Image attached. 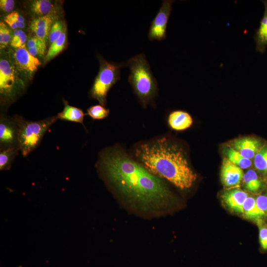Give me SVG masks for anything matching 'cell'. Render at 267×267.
Returning a JSON list of instances; mask_svg holds the SVG:
<instances>
[{"mask_svg":"<svg viewBox=\"0 0 267 267\" xmlns=\"http://www.w3.org/2000/svg\"><path fill=\"white\" fill-rule=\"evenodd\" d=\"M51 28H30L34 35L43 40L45 43L48 40V36Z\"/></svg>","mask_w":267,"mask_h":267,"instance_id":"cell-30","label":"cell"},{"mask_svg":"<svg viewBox=\"0 0 267 267\" xmlns=\"http://www.w3.org/2000/svg\"><path fill=\"white\" fill-rule=\"evenodd\" d=\"M224 153L225 158L242 169H248L252 165V163L250 159L243 157L238 151L229 146L225 148Z\"/></svg>","mask_w":267,"mask_h":267,"instance_id":"cell-19","label":"cell"},{"mask_svg":"<svg viewBox=\"0 0 267 267\" xmlns=\"http://www.w3.org/2000/svg\"><path fill=\"white\" fill-rule=\"evenodd\" d=\"M15 7V1L13 0H0V9L5 13L12 12Z\"/></svg>","mask_w":267,"mask_h":267,"instance_id":"cell-32","label":"cell"},{"mask_svg":"<svg viewBox=\"0 0 267 267\" xmlns=\"http://www.w3.org/2000/svg\"><path fill=\"white\" fill-rule=\"evenodd\" d=\"M66 29L65 26L62 21L57 20L52 25L48 36V44L51 45L56 41Z\"/></svg>","mask_w":267,"mask_h":267,"instance_id":"cell-25","label":"cell"},{"mask_svg":"<svg viewBox=\"0 0 267 267\" xmlns=\"http://www.w3.org/2000/svg\"><path fill=\"white\" fill-rule=\"evenodd\" d=\"M23 117L1 114L0 118V150L19 147L18 136L20 124Z\"/></svg>","mask_w":267,"mask_h":267,"instance_id":"cell-7","label":"cell"},{"mask_svg":"<svg viewBox=\"0 0 267 267\" xmlns=\"http://www.w3.org/2000/svg\"><path fill=\"white\" fill-rule=\"evenodd\" d=\"M173 0H164L149 29L148 38L150 41H162L166 38L167 27Z\"/></svg>","mask_w":267,"mask_h":267,"instance_id":"cell-9","label":"cell"},{"mask_svg":"<svg viewBox=\"0 0 267 267\" xmlns=\"http://www.w3.org/2000/svg\"><path fill=\"white\" fill-rule=\"evenodd\" d=\"M265 5V12L255 37L256 49L263 53L267 46V1H263Z\"/></svg>","mask_w":267,"mask_h":267,"instance_id":"cell-15","label":"cell"},{"mask_svg":"<svg viewBox=\"0 0 267 267\" xmlns=\"http://www.w3.org/2000/svg\"><path fill=\"white\" fill-rule=\"evenodd\" d=\"M130 70L128 81L142 105L145 107L158 92L156 80L145 55L139 53L131 58L126 64Z\"/></svg>","mask_w":267,"mask_h":267,"instance_id":"cell-3","label":"cell"},{"mask_svg":"<svg viewBox=\"0 0 267 267\" xmlns=\"http://www.w3.org/2000/svg\"><path fill=\"white\" fill-rule=\"evenodd\" d=\"M248 197V193L238 188L228 189L222 196L225 206L231 212L243 214V206Z\"/></svg>","mask_w":267,"mask_h":267,"instance_id":"cell-12","label":"cell"},{"mask_svg":"<svg viewBox=\"0 0 267 267\" xmlns=\"http://www.w3.org/2000/svg\"><path fill=\"white\" fill-rule=\"evenodd\" d=\"M256 201L258 208L263 213L265 219H267V192L258 196Z\"/></svg>","mask_w":267,"mask_h":267,"instance_id":"cell-29","label":"cell"},{"mask_svg":"<svg viewBox=\"0 0 267 267\" xmlns=\"http://www.w3.org/2000/svg\"><path fill=\"white\" fill-rule=\"evenodd\" d=\"M12 62L23 79L30 81L41 63L31 55L25 45L9 52Z\"/></svg>","mask_w":267,"mask_h":267,"instance_id":"cell-8","label":"cell"},{"mask_svg":"<svg viewBox=\"0 0 267 267\" xmlns=\"http://www.w3.org/2000/svg\"><path fill=\"white\" fill-rule=\"evenodd\" d=\"M263 146L262 141L254 137H243L233 140L229 145L243 157L254 159L256 154Z\"/></svg>","mask_w":267,"mask_h":267,"instance_id":"cell-11","label":"cell"},{"mask_svg":"<svg viewBox=\"0 0 267 267\" xmlns=\"http://www.w3.org/2000/svg\"><path fill=\"white\" fill-rule=\"evenodd\" d=\"M29 10L35 18L44 15L57 14V6L48 0H34L29 2Z\"/></svg>","mask_w":267,"mask_h":267,"instance_id":"cell-13","label":"cell"},{"mask_svg":"<svg viewBox=\"0 0 267 267\" xmlns=\"http://www.w3.org/2000/svg\"><path fill=\"white\" fill-rule=\"evenodd\" d=\"M28 40L26 34L21 29L14 30L10 45L13 48H17L25 45Z\"/></svg>","mask_w":267,"mask_h":267,"instance_id":"cell-27","label":"cell"},{"mask_svg":"<svg viewBox=\"0 0 267 267\" xmlns=\"http://www.w3.org/2000/svg\"><path fill=\"white\" fill-rule=\"evenodd\" d=\"M58 19V14H52L34 18L31 21L30 28H51Z\"/></svg>","mask_w":267,"mask_h":267,"instance_id":"cell-23","label":"cell"},{"mask_svg":"<svg viewBox=\"0 0 267 267\" xmlns=\"http://www.w3.org/2000/svg\"><path fill=\"white\" fill-rule=\"evenodd\" d=\"M193 122L191 116L181 110L172 112L169 116L168 123L174 130L181 131L189 128Z\"/></svg>","mask_w":267,"mask_h":267,"instance_id":"cell-14","label":"cell"},{"mask_svg":"<svg viewBox=\"0 0 267 267\" xmlns=\"http://www.w3.org/2000/svg\"><path fill=\"white\" fill-rule=\"evenodd\" d=\"M95 166L109 188L131 208L160 213L171 205L172 194L165 183L120 147L101 150Z\"/></svg>","mask_w":267,"mask_h":267,"instance_id":"cell-1","label":"cell"},{"mask_svg":"<svg viewBox=\"0 0 267 267\" xmlns=\"http://www.w3.org/2000/svg\"><path fill=\"white\" fill-rule=\"evenodd\" d=\"M57 116L38 121L22 119L18 136V146L23 157L27 156L37 148L50 127L57 120Z\"/></svg>","mask_w":267,"mask_h":267,"instance_id":"cell-4","label":"cell"},{"mask_svg":"<svg viewBox=\"0 0 267 267\" xmlns=\"http://www.w3.org/2000/svg\"><path fill=\"white\" fill-rule=\"evenodd\" d=\"M23 79L16 70L9 52L1 54L0 93L2 100L13 102L25 88Z\"/></svg>","mask_w":267,"mask_h":267,"instance_id":"cell-6","label":"cell"},{"mask_svg":"<svg viewBox=\"0 0 267 267\" xmlns=\"http://www.w3.org/2000/svg\"><path fill=\"white\" fill-rule=\"evenodd\" d=\"M110 110L99 104L92 106L87 109V114L93 120H100L107 117Z\"/></svg>","mask_w":267,"mask_h":267,"instance_id":"cell-24","label":"cell"},{"mask_svg":"<svg viewBox=\"0 0 267 267\" xmlns=\"http://www.w3.org/2000/svg\"><path fill=\"white\" fill-rule=\"evenodd\" d=\"M259 228V238L262 250H267V223L264 220L256 222Z\"/></svg>","mask_w":267,"mask_h":267,"instance_id":"cell-28","label":"cell"},{"mask_svg":"<svg viewBox=\"0 0 267 267\" xmlns=\"http://www.w3.org/2000/svg\"><path fill=\"white\" fill-rule=\"evenodd\" d=\"M242 215L245 219L256 222L265 219L263 213L256 204V198L253 196H248L245 200L243 206Z\"/></svg>","mask_w":267,"mask_h":267,"instance_id":"cell-17","label":"cell"},{"mask_svg":"<svg viewBox=\"0 0 267 267\" xmlns=\"http://www.w3.org/2000/svg\"><path fill=\"white\" fill-rule=\"evenodd\" d=\"M12 38V34L8 27V25L4 22H0V47L2 50L9 44H10Z\"/></svg>","mask_w":267,"mask_h":267,"instance_id":"cell-26","label":"cell"},{"mask_svg":"<svg viewBox=\"0 0 267 267\" xmlns=\"http://www.w3.org/2000/svg\"><path fill=\"white\" fill-rule=\"evenodd\" d=\"M66 39V30L65 29L61 36L50 45L47 52L44 57V63L49 61L63 50L65 46Z\"/></svg>","mask_w":267,"mask_h":267,"instance_id":"cell-21","label":"cell"},{"mask_svg":"<svg viewBox=\"0 0 267 267\" xmlns=\"http://www.w3.org/2000/svg\"><path fill=\"white\" fill-rule=\"evenodd\" d=\"M242 181L245 189L251 192L258 191L263 186L258 174L252 169L248 170L244 173Z\"/></svg>","mask_w":267,"mask_h":267,"instance_id":"cell-18","label":"cell"},{"mask_svg":"<svg viewBox=\"0 0 267 267\" xmlns=\"http://www.w3.org/2000/svg\"><path fill=\"white\" fill-rule=\"evenodd\" d=\"M244 173L240 167L224 158L221 170V180L223 186L228 189L238 188L242 181Z\"/></svg>","mask_w":267,"mask_h":267,"instance_id":"cell-10","label":"cell"},{"mask_svg":"<svg viewBox=\"0 0 267 267\" xmlns=\"http://www.w3.org/2000/svg\"><path fill=\"white\" fill-rule=\"evenodd\" d=\"M64 104L63 110L56 115L58 119L80 123L85 127L84 124L85 114L83 110L69 105L65 101H64Z\"/></svg>","mask_w":267,"mask_h":267,"instance_id":"cell-16","label":"cell"},{"mask_svg":"<svg viewBox=\"0 0 267 267\" xmlns=\"http://www.w3.org/2000/svg\"><path fill=\"white\" fill-rule=\"evenodd\" d=\"M255 168L263 174L267 171V144L264 145L254 158Z\"/></svg>","mask_w":267,"mask_h":267,"instance_id":"cell-22","label":"cell"},{"mask_svg":"<svg viewBox=\"0 0 267 267\" xmlns=\"http://www.w3.org/2000/svg\"><path fill=\"white\" fill-rule=\"evenodd\" d=\"M46 47V44H44L32 48H28L27 50L32 56L35 57H41L44 55Z\"/></svg>","mask_w":267,"mask_h":267,"instance_id":"cell-31","label":"cell"},{"mask_svg":"<svg viewBox=\"0 0 267 267\" xmlns=\"http://www.w3.org/2000/svg\"><path fill=\"white\" fill-rule=\"evenodd\" d=\"M18 24L19 29H23L25 26L24 18L18 12L13 11L8 14Z\"/></svg>","mask_w":267,"mask_h":267,"instance_id":"cell-34","label":"cell"},{"mask_svg":"<svg viewBox=\"0 0 267 267\" xmlns=\"http://www.w3.org/2000/svg\"><path fill=\"white\" fill-rule=\"evenodd\" d=\"M100 68L89 94L91 98L106 106L107 95L110 89L120 79L121 69L125 66L122 63L118 64L107 61L99 58Z\"/></svg>","mask_w":267,"mask_h":267,"instance_id":"cell-5","label":"cell"},{"mask_svg":"<svg viewBox=\"0 0 267 267\" xmlns=\"http://www.w3.org/2000/svg\"><path fill=\"white\" fill-rule=\"evenodd\" d=\"M19 151V147L9 148L0 150V171L8 170L10 169Z\"/></svg>","mask_w":267,"mask_h":267,"instance_id":"cell-20","label":"cell"},{"mask_svg":"<svg viewBox=\"0 0 267 267\" xmlns=\"http://www.w3.org/2000/svg\"><path fill=\"white\" fill-rule=\"evenodd\" d=\"M266 174H267V172H266Z\"/></svg>","mask_w":267,"mask_h":267,"instance_id":"cell-36","label":"cell"},{"mask_svg":"<svg viewBox=\"0 0 267 267\" xmlns=\"http://www.w3.org/2000/svg\"><path fill=\"white\" fill-rule=\"evenodd\" d=\"M134 156L150 173L181 189H188L197 178L180 147L166 137L138 145Z\"/></svg>","mask_w":267,"mask_h":267,"instance_id":"cell-2","label":"cell"},{"mask_svg":"<svg viewBox=\"0 0 267 267\" xmlns=\"http://www.w3.org/2000/svg\"><path fill=\"white\" fill-rule=\"evenodd\" d=\"M46 43L43 40L34 36L28 39L26 46L28 49Z\"/></svg>","mask_w":267,"mask_h":267,"instance_id":"cell-33","label":"cell"},{"mask_svg":"<svg viewBox=\"0 0 267 267\" xmlns=\"http://www.w3.org/2000/svg\"><path fill=\"white\" fill-rule=\"evenodd\" d=\"M5 23L12 30H15L18 29V26L16 22L7 14L4 18Z\"/></svg>","mask_w":267,"mask_h":267,"instance_id":"cell-35","label":"cell"}]
</instances>
